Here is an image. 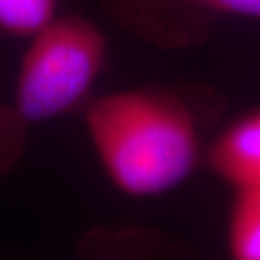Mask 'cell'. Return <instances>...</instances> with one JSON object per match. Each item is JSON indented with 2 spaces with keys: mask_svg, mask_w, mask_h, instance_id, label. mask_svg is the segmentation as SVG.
<instances>
[{
  "mask_svg": "<svg viewBox=\"0 0 260 260\" xmlns=\"http://www.w3.org/2000/svg\"><path fill=\"white\" fill-rule=\"evenodd\" d=\"M58 17V0H0V36L30 41Z\"/></svg>",
  "mask_w": 260,
  "mask_h": 260,
  "instance_id": "8992f818",
  "label": "cell"
},
{
  "mask_svg": "<svg viewBox=\"0 0 260 260\" xmlns=\"http://www.w3.org/2000/svg\"><path fill=\"white\" fill-rule=\"evenodd\" d=\"M206 160L233 191L260 188V108L223 130L211 142Z\"/></svg>",
  "mask_w": 260,
  "mask_h": 260,
  "instance_id": "277c9868",
  "label": "cell"
},
{
  "mask_svg": "<svg viewBox=\"0 0 260 260\" xmlns=\"http://www.w3.org/2000/svg\"><path fill=\"white\" fill-rule=\"evenodd\" d=\"M85 123L110 183L132 198L178 188L200 160V135L188 102L173 90L144 86L90 98Z\"/></svg>",
  "mask_w": 260,
  "mask_h": 260,
  "instance_id": "6da1fadb",
  "label": "cell"
},
{
  "mask_svg": "<svg viewBox=\"0 0 260 260\" xmlns=\"http://www.w3.org/2000/svg\"><path fill=\"white\" fill-rule=\"evenodd\" d=\"M226 245L233 258L260 260V188L233 191Z\"/></svg>",
  "mask_w": 260,
  "mask_h": 260,
  "instance_id": "5b68a950",
  "label": "cell"
},
{
  "mask_svg": "<svg viewBox=\"0 0 260 260\" xmlns=\"http://www.w3.org/2000/svg\"><path fill=\"white\" fill-rule=\"evenodd\" d=\"M108 14L140 38L171 44L181 19L191 10L260 19V0H103Z\"/></svg>",
  "mask_w": 260,
  "mask_h": 260,
  "instance_id": "3957f363",
  "label": "cell"
},
{
  "mask_svg": "<svg viewBox=\"0 0 260 260\" xmlns=\"http://www.w3.org/2000/svg\"><path fill=\"white\" fill-rule=\"evenodd\" d=\"M108 56L103 30L78 14L58 15L29 41L12 103L4 105L20 132L76 112L90 102Z\"/></svg>",
  "mask_w": 260,
  "mask_h": 260,
  "instance_id": "7a4b0ae2",
  "label": "cell"
}]
</instances>
